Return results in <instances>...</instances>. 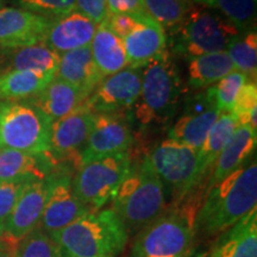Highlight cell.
Here are the masks:
<instances>
[{
	"instance_id": "obj_1",
	"label": "cell",
	"mask_w": 257,
	"mask_h": 257,
	"mask_svg": "<svg viewBox=\"0 0 257 257\" xmlns=\"http://www.w3.org/2000/svg\"><path fill=\"white\" fill-rule=\"evenodd\" d=\"M257 165L250 160L205 193L195 218V233L216 236L256 208Z\"/></svg>"
},
{
	"instance_id": "obj_2",
	"label": "cell",
	"mask_w": 257,
	"mask_h": 257,
	"mask_svg": "<svg viewBox=\"0 0 257 257\" xmlns=\"http://www.w3.org/2000/svg\"><path fill=\"white\" fill-rule=\"evenodd\" d=\"M204 195L189 194L136 234L130 257H189L194 252L195 218Z\"/></svg>"
},
{
	"instance_id": "obj_3",
	"label": "cell",
	"mask_w": 257,
	"mask_h": 257,
	"mask_svg": "<svg viewBox=\"0 0 257 257\" xmlns=\"http://www.w3.org/2000/svg\"><path fill=\"white\" fill-rule=\"evenodd\" d=\"M112 210L124 224L128 236L136 234L167 211L166 188L148 155L131 165L112 198Z\"/></svg>"
},
{
	"instance_id": "obj_4",
	"label": "cell",
	"mask_w": 257,
	"mask_h": 257,
	"mask_svg": "<svg viewBox=\"0 0 257 257\" xmlns=\"http://www.w3.org/2000/svg\"><path fill=\"white\" fill-rule=\"evenodd\" d=\"M49 236L64 257H117L128 240L124 224L112 208L89 212Z\"/></svg>"
},
{
	"instance_id": "obj_5",
	"label": "cell",
	"mask_w": 257,
	"mask_h": 257,
	"mask_svg": "<svg viewBox=\"0 0 257 257\" xmlns=\"http://www.w3.org/2000/svg\"><path fill=\"white\" fill-rule=\"evenodd\" d=\"M182 93L179 67L167 50L143 68L141 94L133 108L138 125L143 128L168 126Z\"/></svg>"
},
{
	"instance_id": "obj_6",
	"label": "cell",
	"mask_w": 257,
	"mask_h": 257,
	"mask_svg": "<svg viewBox=\"0 0 257 257\" xmlns=\"http://www.w3.org/2000/svg\"><path fill=\"white\" fill-rule=\"evenodd\" d=\"M170 34L173 53L191 60L205 54L226 51L239 32L216 10L193 4L179 27Z\"/></svg>"
},
{
	"instance_id": "obj_7",
	"label": "cell",
	"mask_w": 257,
	"mask_h": 257,
	"mask_svg": "<svg viewBox=\"0 0 257 257\" xmlns=\"http://www.w3.org/2000/svg\"><path fill=\"white\" fill-rule=\"evenodd\" d=\"M51 125L53 121L27 100L0 101V148L46 154Z\"/></svg>"
},
{
	"instance_id": "obj_8",
	"label": "cell",
	"mask_w": 257,
	"mask_h": 257,
	"mask_svg": "<svg viewBox=\"0 0 257 257\" xmlns=\"http://www.w3.org/2000/svg\"><path fill=\"white\" fill-rule=\"evenodd\" d=\"M130 152L94 159L76 169L72 180L73 191L91 212L99 211L112 200L115 191L130 172Z\"/></svg>"
},
{
	"instance_id": "obj_9",
	"label": "cell",
	"mask_w": 257,
	"mask_h": 257,
	"mask_svg": "<svg viewBox=\"0 0 257 257\" xmlns=\"http://www.w3.org/2000/svg\"><path fill=\"white\" fill-rule=\"evenodd\" d=\"M199 150L174 140H165L148 154L165 188L173 195V206L195 189Z\"/></svg>"
},
{
	"instance_id": "obj_10",
	"label": "cell",
	"mask_w": 257,
	"mask_h": 257,
	"mask_svg": "<svg viewBox=\"0 0 257 257\" xmlns=\"http://www.w3.org/2000/svg\"><path fill=\"white\" fill-rule=\"evenodd\" d=\"M72 180V175L64 169L55 168L48 176L47 200L40 224L48 234L64 229L91 212L74 193Z\"/></svg>"
},
{
	"instance_id": "obj_11",
	"label": "cell",
	"mask_w": 257,
	"mask_h": 257,
	"mask_svg": "<svg viewBox=\"0 0 257 257\" xmlns=\"http://www.w3.org/2000/svg\"><path fill=\"white\" fill-rule=\"evenodd\" d=\"M143 68H126L106 76L83 104L93 113L133 111L142 88Z\"/></svg>"
},
{
	"instance_id": "obj_12",
	"label": "cell",
	"mask_w": 257,
	"mask_h": 257,
	"mask_svg": "<svg viewBox=\"0 0 257 257\" xmlns=\"http://www.w3.org/2000/svg\"><path fill=\"white\" fill-rule=\"evenodd\" d=\"M94 115L95 113L82 104L72 113L53 121L49 149L46 154L56 167L69 160L78 168L81 166V152L91 133Z\"/></svg>"
},
{
	"instance_id": "obj_13",
	"label": "cell",
	"mask_w": 257,
	"mask_h": 257,
	"mask_svg": "<svg viewBox=\"0 0 257 257\" xmlns=\"http://www.w3.org/2000/svg\"><path fill=\"white\" fill-rule=\"evenodd\" d=\"M133 144L134 134L127 113H95L81 152V165L99 157L130 152Z\"/></svg>"
},
{
	"instance_id": "obj_14",
	"label": "cell",
	"mask_w": 257,
	"mask_h": 257,
	"mask_svg": "<svg viewBox=\"0 0 257 257\" xmlns=\"http://www.w3.org/2000/svg\"><path fill=\"white\" fill-rule=\"evenodd\" d=\"M219 115L210 87L197 92L186 100L184 113L169 127L168 138L199 150Z\"/></svg>"
},
{
	"instance_id": "obj_15",
	"label": "cell",
	"mask_w": 257,
	"mask_h": 257,
	"mask_svg": "<svg viewBox=\"0 0 257 257\" xmlns=\"http://www.w3.org/2000/svg\"><path fill=\"white\" fill-rule=\"evenodd\" d=\"M50 18L18 8L0 10V48L17 49L42 43Z\"/></svg>"
},
{
	"instance_id": "obj_16",
	"label": "cell",
	"mask_w": 257,
	"mask_h": 257,
	"mask_svg": "<svg viewBox=\"0 0 257 257\" xmlns=\"http://www.w3.org/2000/svg\"><path fill=\"white\" fill-rule=\"evenodd\" d=\"M48 194V178L31 182L4 224L5 236L16 245L18 240L40 226Z\"/></svg>"
},
{
	"instance_id": "obj_17",
	"label": "cell",
	"mask_w": 257,
	"mask_h": 257,
	"mask_svg": "<svg viewBox=\"0 0 257 257\" xmlns=\"http://www.w3.org/2000/svg\"><path fill=\"white\" fill-rule=\"evenodd\" d=\"M96 25L74 10L60 17L50 18L43 43L59 55L91 46Z\"/></svg>"
},
{
	"instance_id": "obj_18",
	"label": "cell",
	"mask_w": 257,
	"mask_h": 257,
	"mask_svg": "<svg viewBox=\"0 0 257 257\" xmlns=\"http://www.w3.org/2000/svg\"><path fill=\"white\" fill-rule=\"evenodd\" d=\"M128 68H144L167 51V32L150 16L140 18L134 30L123 40Z\"/></svg>"
},
{
	"instance_id": "obj_19",
	"label": "cell",
	"mask_w": 257,
	"mask_h": 257,
	"mask_svg": "<svg viewBox=\"0 0 257 257\" xmlns=\"http://www.w3.org/2000/svg\"><path fill=\"white\" fill-rule=\"evenodd\" d=\"M256 144L257 130H253L248 125H238L214 163L205 193L226 176L232 174L234 170L248 163L255 153Z\"/></svg>"
},
{
	"instance_id": "obj_20",
	"label": "cell",
	"mask_w": 257,
	"mask_h": 257,
	"mask_svg": "<svg viewBox=\"0 0 257 257\" xmlns=\"http://www.w3.org/2000/svg\"><path fill=\"white\" fill-rule=\"evenodd\" d=\"M55 78L79 89L86 98H88L105 76L96 67L91 47L87 46L62 54L60 56Z\"/></svg>"
},
{
	"instance_id": "obj_21",
	"label": "cell",
	"mask_w": 257,
	"mask_h": 257,
	"mask_svg": "<svg viewBox=\"0 0 257 257\" xmlns=\"http://www.w3.org/2000/svg\"><path fill=\"white\" fill-rule=\"evenodd\" d=\"M237 126H238V121L236 117L229 112H223L218 117L211 130L208 131L198 153L197 180H195V189L193 192H202L205 195V187H206L207 180L210 178L214 163L221 150L232 137Z\"/></svg>"
},
{
	"instance_id": "obj_22",
	"label": "cell",
	"mask_w": 257,
	"mask_h": 257,
	"mask_svg": "<svg viewBox=\"0 0 257 257\" xmlns=\"http://www.w3.org/2000/svg\"><path fill=\"white\" fill-rule=\"evenodd\" d=\"M208 257H257V208L221 232Z\"/></svg>"
},
{
	"instance_id": "obj_23",
	"label": "cell",
	"mask_w": 257,
	"mask_h": 257,
	"mask_svg": "<svg viewBox=\"0 0 257 257\" xmlns=\"http://www.w3.org/2000/svg\"><path fill=\"white\" fill-rule=\"evenodd\" d=\"M86 100L87 98L79 89L54 78L40 93L27 101L43 112L51 121H55L72 113Z\"/></svg>"
},
{
	"instance_id": "obj_24",
	"label": "cell",
	"mask_w": 257,
	"mask_h": 257,
	"mask_svg": "<svg viewBox=\"0 0 257 257\" xmlns=\"http://www.w3.org/2000/svg\"><path fill=\"white\" fill-rule=\"evenodd\" d=\"M56 168L47 154H30L0 148V181L14 179L44 180Z\"/></svg>"
},
{
	"instance_id": "obj_25",
	"label": "cell",
	"mask_w": 257,
	"mask_h": 257,
	"mask_svg": "<svg viewBox=\"0 0 257 257\" xmlns=\"http://www.w3.org/2000/svg\"><path fill=\"white\" fill-rule=\"evenodd\" d=\"M3 50L0 73L6 70H24L55 76L59 68L61 55L48 48L43 42L17 49Z\"/></svg>"
},
{
	"instance_id": "obj_26",
	"label": "cell",
	"mask_w": 257,
	"mask_h": 257,
	"mask_svg": "<svg viewBox=\"0 0 257 257\" xmlns=\"http://www.w3.org/2000/svg\"><path fill=\"white\" fill-rule=\"evenodd\" d=\"M89 47L94 63L105 78L128 68L123 40L112 32L105 23L96 25Z\"/></svg>"
},
{
	"instance_id": "obj_27",
	"label": "cell",
	"mask_w": 257,
	"mask_h": 257,
	"mask_svg": "<svg viewBox=\"0 0 257 257\" xmlns=\"http://www.w3.org/2000/svg\"><path fill=\"white\" fill-rule=\"evenodd\" d=\"M188 61V85L193 89L211 87L236 70L226 51L205 54Z\"/></svg>"
},
{
	"instance_id": "obj_28",
	"label": "cell",
	"mask_w": 257,
	"mask_h": 257,
	"mask_svg": "<svg viewBox=\"0 0 257 257\" xmlns=\"http://www.w3.org/2000/svg\"><path fill=\"white\" fill-rule=\"evenodd\" d=\"M55 76L24 70L0 73V101H23L40 93Z\"/></svg>"
},
{
	"instance_id": "obj_29",
	"label": "cell",
	"mask_w": 257,
	"mask_h": 257,
	"mask_svg": "<svg viewBox=\"0 0 257 257\" xmlns=\"http://www.w3.org/2000/svg\"><path fill=\"white\" fill-rule=\"evenodd\" d=\"M193 4L216 10L229 19L238 32L256 30L257 0H193Z\"/></svg>"
},
{
	"instance_id": "obj_30",
	"label": "cell",
	"mask_w": 257,
	"mask_h": 257,
	"mask_svg": "<svg viewBox=\"0 0 257 257\" xmlns=\"http://www.w3.org/2000/svg\"><path fill=\"white\" fill-rule=\"evenodd\" d=\"M226 54L232 61L234 69L245 74L250 81H256L257 76V32L250 30L239 32L231 41Z\"/></svg>"
},
{
	"instance_id": "obj_31",
	"label": "cell",
	"mask_w": 257,
	"mask_h": 257,
	"mask_svg": "<svg viewBox=\"0 0 257 257\" xmlns=\"http://www.w3.org/2000/svg\"><path fill=\"white\" fill-rule=\"evenodd\" d=\"M150 17L165 30L174 31L193 5V0H144Z\"/></svg>"
},
{
	"instance_id": "obj_32",
	"label": "cell",
	"mask_w": 257,
	"mask_h": 257,
	"mask_svg": "<svg viewBox=\"0 0 257 257\" xmlns=\"http://www.w3.org/2000/svg\"><path fill=\"white\" fill-rule=\"evenodd\" d=\"M12 257H64L61 248L40 226L16 243Z\"/></svg>"
},
{
	"instance_id": "obj_33",
	"label": "cell",
	"mask_w": 257,
	"mask_h": 257,
	"mask_svg": "<svg viewBox=\"0 0 257 257\" xmlns=\"http://www.w3.org/2000/svg\"><path fill=\"white\" fill-rule=\"evenodd\" d=\"M248 80V76L245 74L234 70V72L230 73L229 75L221 79L220 81L211 86L210 91L212 98H213L214 104H216L220 113H223V112L231 113L237 94Z\"/></svg>"
},
{
	"instance_id": "obj_34",
	"label": "cell",
	"mask_w": 257,
	"mask_h": 257,
	"mask_svg": "<svg viewBox=\"0 0 257 257\" xmlns=\"http://www.w3.org/2000/svg\"><path fill=\"white\" fill-rule=\"evenodd\" d=\"M238 125H248L253 130L257 128V83L248 80L236 96L231 110Z\"/></svg>"
},
{
	"instance_id": "obj_35",
	"label": "cell",
	"mask_w": 257,
	"mask_h": 257,
	"mask_svg": "<svg viewBox=\"0 0 257 257\" xmlns=\"http://www.w3.org/2000/svg\"><path fill=\"white\" fill-rule=\"evenodd\" d=\"M15 4L18 9L47 18H55L74 11L76 0H15Z\"/></svg>"
},
{
	"instance_id": "obj_36",
	"label": "cell",
	"mask_w": 257,
	"mask_h": 257,
	"mask_svg": "<svg viewBox=\"0 0 257 257\" xmlns=\"http://www.w3.org/2000/svg\"><path fill=\"white\" fill-rule=\"evenodd\" d=\"M37 180L14 179L0 181V223L5 224L25 188Z\"/></svg>"
},
{
	"instance_id": "obj_37",
	"label": "cell",
	"mask_w": 257,
	"mask_h": 257,
	"mask_svg": "<svg viewBox=\"0 0 257 257\" xmlns=\"http://www.w3.org/2000/svg\"><path fill=\"white\" fill-rule=\"evenodd\" d=\"M75 10L99 25L108 17L107 0H76Z\"/></svg>"
},
{
	"instance_id": "obj_38",
	"label": "cell",
	"mask_w": 257,
	"mask_h": 257,
	"mask_svg": "<svg viewBox=\"0 0 257 257\" xmlns=\"http://www.w3.org/2000/svg\"><path fill=\"white\" fill-rule=\"evenodd\" d=\"M108 15H125L133 17H147L148 14L144 0H107Z\"/></svg>"
},
{
	"instance_id": "obj_39",
	"label": "cell",
	"mask_w": 257,
	"mask_h": 257,
	"mask_svg": "<svg viewBox=\"0 0 257 257\" xmlns=\"http://www.w3.org/2000/svg\"><path fill=\"white\" fill-rule=\"evenodd\" d=\"M143 18V17H142ZM140 18L133 17V16L125 15H108L104 23L110 28L112 32H114L118 37L124 40L125 37L134 30Z\"/></svg>"
},
{
	"instance_id": "obj_40",
	"label": "cell",
	"mask_w": 257,
	"mask_h": 257,
	"mask_svg": "<svg viewBox=\"0 0 257 257\" xmlns=\"http://www.w3.org/2000/svg\"><path fill=\"white\" fill-rule=\"evenodd\" d=\"M15 246L9 242L8 238L5 237V230H4V224L0 223V250H9L12 252Z\"/></svg>"
},
{
	"instance_id": "obj_41",
	"label": "cell",
	"mask_w": 257,
	"mask_h": 257,
	"mask_svg": "<svg viewBox=\"0 0 257 257\" xmlns=\"http://www.w3.org/2000/svg\"><path fill=\"white\" fill-rule=\"evenodd\" d=\"M0 257H12V252L9 250H0Z\"/></svg>"
},
{
	"instance_id": "obj_42",
	"label": "cell",
	"mask_w": 257,
	"mask_h": 257,
	"mask_svg": "<svg viewBox=\"0 0 257 257\" xmlns=\"http://www.w3.org/2000/svg\"><path fill=\"white\" fill-rule=\"evenodd\" d=\"M189 257H207V256H206V253H204V252H193Z\"/></svg>"
},
{
	"instance_id": "obj_43",
	"label": "cell",
	"mask_w": 257,
	"mask_h": 257,
	"mask_svg": "<svg viewBox=\"0 0 257 257\" xmlns=\"http://www.w3.org/2000/svg\"><path fill=\"white\" fill-rule=\"evenodd\" d=\"M3 50L2 48H0V68H2V63H3Z\"/></svg>"
},
{
	"instance_id": "obj_44",
	"label": "cell",
	"mask_w": 257,
	"mask_h": 257,
	"mask_svg": "<svg viewBox=\"0 0 257 257\" xmlns=\"http://www.w3.org/2000/svg\"><path fill=\"white\" fill-rule=\"evenodd\" d=\"M5 8V0H0V10Z\"/></svg>"
}]
</instances>
